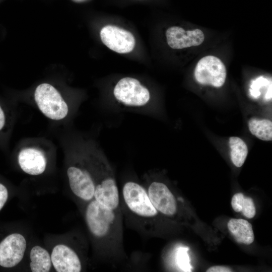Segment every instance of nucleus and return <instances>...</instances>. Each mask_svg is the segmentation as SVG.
Segmentation results:
<instances>
[{"instance_id":"nucleus-1","label":"nucleus","mask_w":272,"mask_h":272,"mask_svg":"<svg viewBox=\"0 0 272 272\" xmlns=\"http://www.w3.org/2000/svg\"><path fill=\"white\" fill-rule=\"evenodd\" d=\"M95 185L94 199L110 209L119 210V195L112 169L99 154L87 157Z\"/></svg>"},{"instance_id":"nucleus-2","label":"nucleus","mask_w":272,"mask_h":272,"mask_svg":"<svg viewBox=\"0 0 272 272\" xmlns=\"http://www.w3.org/2000/svg\"><path fill=\"white\" fill-rule=\"evenodd\" d=\"M118 212V210L103 206L94 198L88 202L85 219L91 234L100 240L108 239L115 228Z\"/></svg>"},{"instance_id":"nucleus-3","label":"nucleus","mask_w":272,"mask_h":272,"mask_svg":"<svg viewBox=\"0 0 272 272\" xmlns=\"http://www.w3.org/2000/svg\"><path fill=\"white\" fill-rule=\"evenodd\" d=\"M34 100L41 112L48 118L60 120L69 113V107L59 92L51 85L42 83L34 92Z\"/></svg>"},{"instance_id":"nucleus-4","label":"nucleus","mask_w":272,"mask_h":272,"mask_svg":"<svg viewBox=\"0 0 272 272\" xmlns=\"http://www.w3.org/2000/svg\"><path fill=\"white\" fill-rule=\"evenodd\" d=\"M66 173L73 193L84 201L88 202L92 200L95 185L87 157L70 166Z\"/></svg>"},{"instance_id":"nucleus-5","label":"nucleus","mask_w":272,"mask_h":272,"mask_svg":"<svg viewBox=\"0 0 272 272\" xmlns=\"http://www.w3.org/2000/svg\"><path fill=\"white\" fill-rule=\"evenodd\" d=\"M122 194L127 209L137 217L149 220L158 214L152 204L147 189L133 181H128L123 186Z\"/></svg>"},{"instance_id":"nucleus-6","label":"nucleus","mask_w":272,"mask_h":272,"mask_svg":"<svg viewBox=\"0 0 272 272\" xmlns=\"http://www.w3.org/2000/svg\"><path fill=\"white\" fill-rule=\"evenodd\" d=\"M113 95L117 101L130 107H141L150 100L149 90L136 79L125 77L120 79L115 85Z\"/></svg>"},{"instance_id":"nucleus-7","label":"nucleus","mask_w":272,"mask_h":272,"mask_svg":"<svg viewBox=\"0 0 272 272\" xmlns=\"http://www.w3.org/2000/svg\"><path fill=\"white\" fill-rule=\"evenodd\" d=\"M194 75L198 83L219 88L224 84L227 73L225 65L220 58L208 55L198 61Z\"/></svg>"},{"instance_id":"nucleus-8","label":"nucleus","mask_w":272,"mask_h":272,"mask_svg":"<svg viewBox=\"0 0 272 272\" xmlns=\"http://www.w3.org/2000/svg\"><path fill=\"white\" fill-rule=\"evenodd\" d=\"M26 246V240L22 234L14 233L7 236L0 242V266H16L22 260Z\"/></svg>"},{"instance_id":"nucleus-9","label":"nucleus","mask_w":272,"mask_h":272,"mask_svg":"<svg viewBox=\"0 0 272 272\" xmlns=\"http://www.w3.org/2000/svg\"><path fill=\"white\" fill-rule=\"evenodd\" d=\"M100 35L104 45L119 53H129L135 46L133 35L130 32L115 26H105L101 29Z\"/></svg>"},{"instance_id":"nucleus-10","label":"nucleus","mask_w":272,"mask_h":272,"mask_svg":"<svg viewBox=\"0 0 272 272\" xmlns=\"http://www.w3.org/2000/svg\"><path fill=\"white\" fill-rule=\"evenodd\" d=\"M147 190L152 204L158 212L169 217H173L177 213L176 198L166 184L153 181L149 185Z\"/></svg>"},{"instance_id":"nucleus-11","label":"nucleus","mask_w":272,"mask_h":272,"mask_svg":"<svg viewBox=\"0 0 272 272\" xmlns=\"http://www.w3.org/2000/svg\"><path fill=\"white\" fill-rule=\"evenodd\" d=\"M52 264L57 272H79L82 264L78 254L67 245L59 244L51 252Z\"/></svg>"},{"instance_id":"nucleus-12","label":"nucleus","mask_w":272,"mask_h":272,"mask_svg":"<svg viewBox=\"0 0 272 272\" xmlns=\"http://www.w3.org/2000/svg\"><path fill=\"white\" fill-rule=\"evenodd\" d=\"M168 45L174 49H180L200 45L204 41L203 32L198 29L185 30L178 26H172L166 32Z\"/></svg>"},{"instance_id":"nucleus-13","label":"nucleus","mask_w":272,"mask_h":272,"mask_svg":"<svg viewBox=\"0 0 272 272\" xmlns=\"http://www.w3.org/2000/svg\"><path fill=\"white\" fill-rule=\"evenodd\" d=\"M18 162L23 172L33 176L43 173L47 166V158L45 154L35 147L21 149L18 155Z\"/></svg>"},{"instance_id":"nucleus-14","label":"nucleus","mask_w":272,"mask_h":272,"mask_svg":"<svg viewBox=\"0 0 272 272\" xmlns=\"http://www.w3.org/2000/svg\"><path fill=\"white\" fill-rule=\"evenodd\" d=\"M227 226L237 242L249 245L253 242L254 236L252 227L247 221L242 219H231Z\"/></svg>"},{"instance_id":"nucleus-15","label":"nucleus","mask_w":272,"mask_h":272,"mask_svg":"<svg viewBox=\"0 0 272 272\" xmlns=\"http://www.w3.org/2000/svg\"><path fill=\"white\" fill-rule=\"evenodd\" d=\"M30 267L32 272H48L52 264L49 252L40 246H33L30 253Z\"/></svg>"},{"instance_id":"nucleus-16","label":"nucleus","mask_w":272,"mask_h":272,"mask_svg":"<svg viewBox=\"0 0 272 272\" xmlns=\"http://www.w3.org/2000/svg\"><path fill=\"white\" fill-rule=\"evenodd\" d=\"M250 132L259 139L269 141L272 140V122L266 119L251 118L248 121Z\"/></svg>"},{"instance_id":"nucleus-17","label":"nucleus","mask_w":272,"mask_h":272,"mask_svg":"<svg viewBox=\"0 0 272 272\" xmlns=\"http://www.w3.org/2000/svg\"><path fill=\"white\" fill-rule=\"evenodd\" d=\"M231 148L230 156L233 164L240 167L244 164L248 154V148L246 143L240 138L231 137L229 139Z\"/></svg>"},{"instance_id":"nucleus-18","label":"nucleus","mask_w":272,"mask_h":272,"mask_svg":"<svg viewBox=\"0 0 272 272\" xmlns=\"http://www.w3.org/2000/svg\"><path fill=\"white\" fill-rule=\"evenodd\" d=\"M188 249L185 247H179L176 255V261L178 266L183 271H191L192 266L187 251Z\"/></svg>"},{"instance_id":"nucleus-19","label":"nucleus","mask_w":272,"mask_h":272,"mask_svg":"<svg viewBox=\"0 0 272 272\" xmlns=\"http://www.w3.org/2000/svg\"><path fill=\"white\" fill-rule=\"evenodd\" d=\"M241 212L247 218H252L254 217L256 210L253 200L251 198L244 196Z\"/></svg>"},{"instance_id":"nucleus-20","label":"nucleus","mask_w":272,"mask_h":272,"mask_svg":"<svg viewBox=\"0 0 272 272\" xmlns=\"http://www.w3.org/2000/svg\"><path fill=\"white\" fill-rule=\"evenodd\" d=\"M266 82V79H265L263 77H260L254 81L251 86L252 89L250 90L251 95L253 98H258L260 94V93L258 91V89L261 86L265 85V83Z\"/></svg>"},{"instance_id":"nucleus-21","label":"nucleus","mask_w":272,"mask_h":272,"mask_svg":"<svg viewBox=\"0 0 272 272\" xmlns=\"http://www.w3.org/2000/svg\"><path fill=\"white\" fill-rule=\"evenodd\" d=\"M244 198L242 193L235 194L231 200V205L233 209L236 212H240L242 210V203Z\"/></svg>"},{"instance_id":"nucleus-22","label":"nucleus","mask_w":272,"mask_h":272,"mask_svg":"<svg viewBox=\"0 0 272 272\" xmlns=\"http://www.w3.org/2000/svg\"><path fill=\"white\" fill-rule=\"evenodd\" d=\"M9 196L7 188L0 182V211L6 203Z\"/></svg>"},{"instance_id":"nucleus-23","label":"nucleus","mask_w":272,"mask_h":272,"mask_svg":"<svg viewBox=\"0 0 272 272\" xmlns=\"http://www.w3.org/2000/svg\"><path fill=\"white\" fill-rule=\"evenodd\" d=\"M7 115L4 107L0 104V133L3 132L7 125Z\"/></svg>"},{"instance_id":"nucleus-24","label":"nucleus","mask_w":272,"mask_h":272,"mask_svg":"<svg viewBox=\"0 0 272 272\" xmlns=\"http://www.w3.org/2000/svg\"><path fill=\"white\" fill-rule=\"evenodd\" d=\"M207 272H231L232 270L224 266H213L207 270Z\"/></svg>"}]
</instances>
